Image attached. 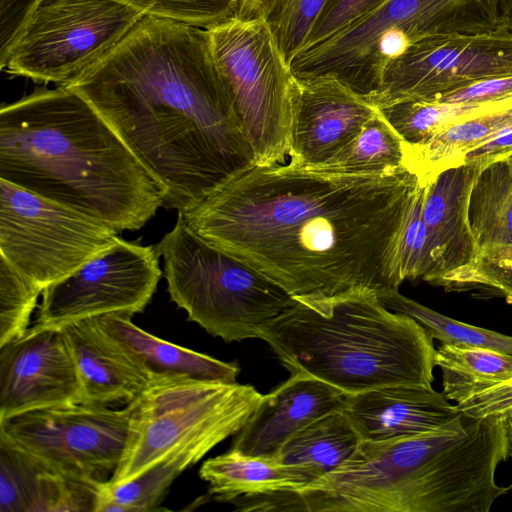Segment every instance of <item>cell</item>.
Segmentation results:
<instances>
[{
    "label": "cell",
    "mask_w": 512,
    "mask_h": 512,
    "mask_svg": "<svg viewBox=\"0 0 512 512\" xmlns=\"http://www.w3.org/2000/svg\"><path fill=\"white\" fill-rule=\"evenodd\" d=\"M427 181L385 173L257 165L237 171L182 215L213 247L294 299L399 289V247Z\"/></svg>",
    "instance_id": "1"
},
{
    "label": "cell",
    "mask_w": 512,
    "mask_h": 512,
    "mask_svg": "<svg viewBox=\"0 0 512 512\" xmlns=\"http://www.w3.org/2000/svg\"><path fill=\"white\" fill-rule=\"evenodd\" d=\"M66 86L94 107L177 212L255 164L206 29L143 16Z\"/></svg>",
    "instance_id": "2"
},
{
    "label": "cell",
    "mask_w": 512,
    "mask_h": 512,
    "mask_svg": "<svg viewBox=\"0 0 512 512\" xmlns=\"http://www.w3.org/2000/svg\"><path fill=\"white\" fill-rule=\"evenodd\" d=\"M0 179L99 219L142 228L162 191L94 107L67 87L36 89L0 111Z\"/></svg>",
    "instance_id": "3"
},
{
    "label": "cell",
    "mask_w": 512,
    "mask_h": 512,
    "mask_svg": "<svg viewBox=\"0 0 512 512\" xmlns=\"http://www.w3.org/2000/svg\"><path fill=\"white\" fill-rule=\"evenodd\" d=\"M259 338L290 374L317 378L346 395L395 385L432 388V336L372 291L294 299Z\"/></svg>",
    "instance_id": "4"
},
{
    "label": "cell",
    "mask_w": 512,
    "mask_h": 512,
    "mask_svg": "<svg viewBox=\"0 0 512 512\" xmlns=\"http://www.w3.org/2000/svg\"><path fill=\"white\" fill-rule=\"evenodd\" d=\"M157 250L171 301L227 343L259 338L261 328L294 301L268 277L196 235L180 213Z\"/></svg>",
    "instance_id": "5"
},
{
    "label": "cell",
    "mask_w": 512,
    "mask_h": 512,
    "mask_svg": "<svg viewBox=\"0 0 512 512\" xmlns=\"http://www.w3.org/2000/svg\"><path fill=\"white\" fill-rule=\"evenodd\" d=\"M262 398L249 384L155 375L128 404L129 438L107 481L114 485L129 481L188 447L211 451L242 429Z\"/></svg>",
    "instance_id": "6"
},
{
    "label": "cell",
    "mask_w": 512,
    "mask_h": 512,
    "mask_svg": "<svg viewBox=\"0 0 512 512\" xmlns=\"http://www.w3.org/2000/svg\"><path fill=\"white\" fill-rule=\"evenodd\" d=\"M206 31L255 164L283 163L289 156L298 78L266 18L235 15Z\"/></svg>",
    "instance_id": "7"
},
{
    "label": "cell",
    "mask_w": 512,
    "mask_h": 512,
    "mask_svg": "<svg viewBox=\"0 0 512 512\" xmlns=\"http://www.w3.org/2000/svg\"><path fill=\"white\" fill-rule=\"evenodd\" d=\"M118 0H41L4 68L66 86L105 58L143 17Z\"/></svg>",
    "instance_id": "8"
},
{
    "label": "cell",
    "mask_w": 512,
    "mask_h": 512,
    "mask_svg": "<svg viewBox=\"0 0 512 512\" xmlns=\"http://www.w3.org/2000/svg\"><path fill=\"white\" fill-rule=\"evenodd\" d=\"M118 231L0 179V253L43 290L110 248Z\"/></svg>",
    "instance_id": "9"
},
{
    "label": "cell",
    "mask_w": 512,
    "mask_h": 512,
    "mask_svg": "<svg viewBox=\"0 0 512 512\" xmlns=\"http://www.w3.org/2000/svg\"><path fill=\"white\" fill-rule=\"evenodd\" d=\"M130 414L128 404L37 409L0 420V437L66 475L102 482L122 459Z\"/></svg>",
    "instance_id": "10"
},
{
    "label": "cell",
    "mask_w": 512,
    "mask_h": 512,
    "mask_svg": "<svg viewBox=\"0 0 512 512\" xmlns=\"http://www.w3.org/2000/svg\"><path fill=\"white\" fill-rule=\"evenodd\" d=\"M507 76H512V30L434 35L393 60L377 90L364 98L384 109Z\"/></svg>",
    "instance_id": "11"
},
{
    "label": "cell",
    "mask_w": 512,
    "mask_h": 512,
    "mask_svg": "<svg viewBox=\"0 0 512 512\" xmlns=\"http://www.w3.org/2000/svg\"><path fill=\"white\" fill-rule=\"evenodd\" d=\"M157 246L119 238L66 278L42 292L34 325L65 324L144 311L162 276Z\"/></svg>",
    "instance_id": "12"
},
{
    "label": "cell",
    "mask_w": 512,
    "mask_h": 512,
    "mask_svg": "<svg viewBox=\"0 0 512 512\" xmlns=\"http://www.w3.org/2000/svg\"><path fill=\"white\" fill-rule=\"evenodd\" d=\"M84 401L77 365L60 327L33 324L0 347V420Z\"/></svg>",
    "instance_id": "13"
},
{
    "label": "cell",
    "mask_w": 512,
    "mask_h": 512,
    "mask_svg": "<svg viewBox=\"0 0 512 512\" xmlns=\"http://www.w3.org/2000/svg\"><path fill=\"white\" fill-rule=\"evenodd\" d=\"M378 111L334 75L298 79L289 164L309 169L326 165L354 141Z\"/></svg>",
    "instance_id": "14"
},
{
    "label": "cell",
    "mask_w": 512,
    "mask_h": 512,
    "mask_svg": "<svg viewBox=\"0 0 512 512\" xmlns=\"http://www.w3.org/2000/svg\"><path fill=\"white\" fill-rule=\"evenodd\" d=\"M342 411L360 441H391L460 424L464 414L433 388L386 386L346 395Z\"/></svg>",
    "instance_id": "15"
},
{
    "label": "cell",
    "mask_w": 512,
    "mask_h": 512,
    "mask_svg": "<svg viewBox=\"0 0 512 512\" xmlns=\"http://www.w3.org/2000/svg\"><path fill=\"white\" fill-rule=\"evenodd\" d=\"M342 391L304 374L290 377L262 400L242 429L231 450L248 456L277 458L283 445L316 419L343 409Z\"/></svg>",
    "instance_id": "16"
},
{
    "label": "cell",
    "mask_w": 512,
    "mask_h": 512,
    "mask_svg": "<svg viewBox=\"0 0 512 512\" xmlns=\"http://www.w3.org/2000/svg\"><path fill=\"white\" fill-rule=\"evenodd\" d=\"M481 169L474 164L454 165L428 180L423 220L434 266L430 284L470 263L479 252L468 210L470 194Z\"/></svg>",
    "instance_id": "17"
},
{
    "label": "cell",
    "mask_w": 512,
    "mask_h": 512,
    "mask_svg": "<svg viewBox=\"0 0 512 512\" xmlns=\"http://www.w3.org/2000/svg\"><path fill=\"white\" fill-rule=\"evenodd\" d=\"M60 328L77 365L84 403L129 404L155 377L122 343L101 328L96 318Z\"/></svg>",
    "instance_id": "18"
},
{
    "label": "cell",
    "mask_w": 512,
    "mask_h": 512,
    "mask_svg": "<svg viewBox=\"0 0 512 512\" xmlns=\"http://www.w3.org/2000/svg\"><path fill=\"white\" fill-rule=\"evenodd\" d=\"M98 482L66 475L0 437L1 512H94Z\"/></svg>",
    "instance_id": "19"
},
{
    "label": "cell",
    "mask_w": 512,
    "mask_h": 512,
    "mask_svg": "<svg viewBox=\"0 0 512 512\" xmlns=\"http://www.w3.org/2000/svg\"><path fill=\"white\" fill-rule=\"evenodd\" d=\"M132 317L111 313L95 318L101 328L122 343L153 375L237 382L240 373L237 362H224L160 339L136 326Z\"/></svg>",
    "instance_id": "20"
},
{
    "label": "cell",
    "mask_w": 512,
    "mask_h": 512,
    "mask_svg": "<svg viewBox=\"0 0 512 512\" xmlns=\"http://www.w3.org/2000/svg\"><path fill=\"white\" fill-rule=\"evenodd\" d=\"M199 476L208 483L209 493L215 500L230 503L242 497L294 491L312 481L302 467L231 449L204 461Z\"/></svg>",
    "instance_id": "21"
},
{
    "label": "cell",
    "mask_w": 512,
    "mask_h": 512,
    "mask_svg": "<svg viewBox=\"0 0 512 512\" xmlns=\"http://www.w3.org/2000/svg\"><path fill=\"white\" fill-rule=\"evenodd\" d=\"M512 129V98L500 107L447 126L428 139L407 144L406 168L429 180L454 166L466 152Z\"/></svg>",
    "instance_id": "22"
},
{
    "label": "cell",
    "mask_w": 512,
    "mask_h": 512,
    "mask_svg": "<svg viewBox=\"0 0 512 512\" xmlns=\"http://www.w3.org/2000/svg\"><path fill=\"white\" fill-rule=\"evenodd\" d=\"M359 443L360 438L348 417L339 410L316 419L295 433L283 445L277 459L304 468L314 481L342 465Z\"/></svg>",
    "instance_id": "23"
},
{
    "label": "cell",
    "mask_w": 512,
    "mask_h": 512,
    "mask_svg": "<svg viewBox=\"0 0 512 512\" xmlns=\"http://www.w3.org/2000/svg\"><path fill=\"white\" fill-rule=\"evenodd\" d=\"M204 447H188L156 463L121 484L99 482L94 512H144L159 510L173 481L207 453Z\"/></svg>",
    "instance_id": "24"
},
{
    "label": "cell",
    "mask_w": 512,
    "mask_h": 512,
    "mask_svg": "<svg viewBox=\"0 0 512 512\" xmlns=\"http://www.w3.org/2000/svg\"><path fill=\"white\" fill-rule=\"evenodd\" d=\"M468 215L479 250L512 246V170L505 159L480 170L470 194Z\"/></svg>",
    "instance_id": "25"
},
{
    "label": "cell",
    "mask_w": 512,
    "mask_h": 512,
    "mask_svg": "<svg viewBox=\"0 0 512 512\" xmlns=\"http://www.w3.org/2000/svg\"><path fill=\"white\" fill-rule=\"evenodd\" d=\"M435 365L442 371L443 394L456 404L512 375V355L479 347L441 343Z\"/></svg>",
    "instance_id": "26"
},
{
    "label": "cell",
    "mask_w": 512,
    "mask_h": 512,
    "mask_svg": "<svg viewBox=\"0 0 512 512\" xmlns=\"http://www.w3.org/2000/svg\"><path fill=\"white\" fill-rule=\"evenodd\" d=\"M406 156L407 143L379 109L350 145L315 169L385 173L406 167Z\"/></svg>",
    "instance_id": "27"
},
{
    "label": "cell",
    "mask_w": 512,
    "mask_h": 512,
    "mask_svg": "<svg viewBox=\"0 0 512 512\" xmlns=\"http://www.w3.org/2000/svg\"><path fill=\"white\" fill-rule=\"evenodd\" d=\"M377 296L385 307L412 317L433 339L443 344L486 348L512 355V336L444 316L402 295L398 289L386 290Z\"/></svg>",
    "instance_id": "28"
},
{
    "label": "cell",
    "mask_w": 512,
    "mask_h": 512,
    "mask_svg": "<svg viewBox=\"0 0 512 512\" xmlns=\"http://www.w3.org/2000/svg\"><path fill=\"white\" fill-rule=\"evenodd\" d=\"M433 285L448 292L500 297L512 304V246L480 249L470 263L444 274Z\"/></svg>",
    "instance_id": "29"
},
{
    "label": "cell",
    "mask_w": 512,
    "mask_h": 512,
    "mask_svg": "<svg viewBox=\"0 0 512 512\" xmlns=\"http://www.w3.org/2000/svg\"><path fill=\"white\" fill-rule=\"evenodd\" d=\"M43 288L0 257V347L23 336Z\"/></svg>",
    "instance_id": "30"
},
{
    "label": "cell",
    "mask_w": 512,
    "mask_h": 512,
    "mask_svg": "<svg viewBox=\"0 0 512 512\" xmlns=\"http://www.w3.org/2000/svg\"><path fill=\"white\" fill-rule=\"evenodd\" d=\"M327 0H275L266 20L286 60L305 48Z\"/></svg>",
    "instance_id": "31"
},
{
    "label": "cell",
    "mask_w": 512,
    "mask_h": 512,
    "mask_svg": "<svg viewBox=\"0 0 512 512\" xmlns=\"http://www.w3.org/2000/svg\"><path fill=\"white\" fill-rule=\"evenodd\" d=\"M144 16L169 19L202 29L237 14L239 0H118Z\"/></svg>",
    "instance_id": "32"
},
{
    "label": "cell",
    "mask_w": 512,
    "mask_h": 512,
    "mask_svg": "<svg viewBox=\"0 0 512 512\" xmlns=\"http://www.w3.org/2000/svg\"><path fill=\"white\" fill-rule=\"evenodd\" d=\"M383 1L384 0H327L312 28L304 49L329 38L354 21L373 11Z\"/></svg>",
    "instance_id": "33"
},
{
    "label": "cell",
    "mask_w": 512,
    "mask_h": 512,
    "mask_svg": "<svg viewBox=\"0 0 512 512\" xmlns=\"http://www.w3.org/2000/svg\"><path fill=\"white\" fill-rule=\"evenodd\" d=\"M41 0H0V68L4 69Z\"/></svg>",
    "instance_id": "34"
},
{
    "label": "cell",
    "mask_w": 512,
    "mask_h": 512,
    "mask_svg": "<svg viewBox=\"0 0 512 512\" xmlns=\"http://www.w3.org/2000/svg\"><path fill=\"white\" fill-rule=\"evenodd\" d=\"M456 406L462 413L473 418L491 415L506 418L512 416V375Z\"/></svg>",
    "instance_id": "35"
},
{
    "label": "cell",
    "mask_w": 512,
    "mask_h": 512,
    "mask_svg": "<svg viewBox=\"0 0 512 512\" xmlns=\"http://www.w3.org/2000/svg\"><path fill=\"white\" fill-rule=\"evenodd\" d=\"M512 96V76L481 80L428 98L443 103L487 104Z\"/></svg>",
    "instance_id": "36"
},
{
    "label": "cell",
    "mask_w": 512,
    "mask_h": 512,
    "mask_svg": "<svg viewBox=\"0 0 512 512\" xmlns=\"http://www.w3.org/2000/svg\"><path fill=\"white\" fill-rule=\"evenodd\" d=\"M512 154V129L466 152L458 160L459 164H474L484 167L494 161L505 159Z\"/></svg>",
    "instance_id": "37"
},
{
    "label": "cell",
    "mask_w": 512,
    "mask_h": 512,
    "mask_svg": "<svg viewBox=\"0 0 512 512\" xmlns=\"http://www.w3.org/2000/svg\"><path fill=\"white\" fill-rule=\"evenodd\" d=\"M275 0H239L237 16L244 18L265 17Z\"/></svg>",
    "instance_id": "38"
},
{
    "label": "cell",
    "mask_w": 512,
    "mask_h": 512,
    "mask_svg": "<svg viewBox=\"0 0 512 512\" xmlns=\"http://www.w3.org/2000/svg\"><path fill=\"white\" fill-rule=\"evenodd\" d=\"M501 21L504 28L512 30V0H503Z\"/></svg>",
    "instance_id": "39"
},
{
    "label": "cell",
    "mask_w": 512,
    "mask_h": 512,
    "mask_svg": "<svg viewBox=\"0 0 512 512\" xmlns=\"http://www.w3.org/2000/svg\"><path fill=\"white\" fill-rule=\"evenodd\" d=\"M507 424L510 439V456L512 457V416L507 418Z\"/></svg>",
    "instance_id": "40"
},
{
    "label": "cell",
    "mask_w": 512,
    "mask_h": 512,
    "mask_svg": "<svg viewBox=\"0 0 512 512\" xmlns=\"http://www.w3.org/2000/svg\"><path fill=\"white\" fill-rule=\"evenodd\" d=\"M505 160L508 162L511 170H512V154L505 158Z\"/></svg>",
    "instance_id": "41"
}]
</instances>
